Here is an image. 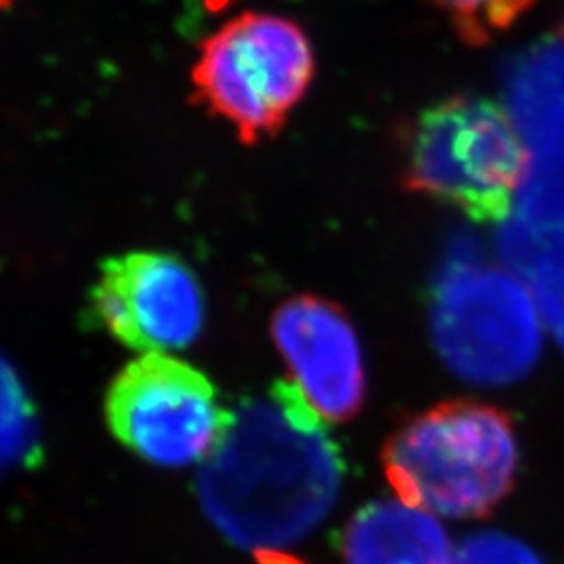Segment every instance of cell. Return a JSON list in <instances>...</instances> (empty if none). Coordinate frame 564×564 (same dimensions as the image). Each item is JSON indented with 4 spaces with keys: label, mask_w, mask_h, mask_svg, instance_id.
<instances>
[{
    "label": "cell",
    "mask_w": 564,
    "mask_h": 564,
    "mask_svg": "<svg viewBox=\"0 0 564 564\" xmlns=\"http://www.w3.org/2000/svg\"><path fill=\"white\" fill-rule=\"evenodd\" d=\"M337 444L302 398L279 383L268 400L232 414L203 470L209 519L235 544L258 554L300 544L337 505L343 487Z\"/></svg>",
    "instance_id": "1"
},
{
    "label": "cell",
    "mask_w": 564,
    "mask_h": 564,
    "mask_svg": "<svg viewBox=\"0 0 564 564\" xmlns=\"http://www.w3.org/2000/svg\"><path fill=\"white\" fill-rule=\"evenodd\" d=\"M383 470L405 505L449 519H481L505 502L517 481L514 423L489 403H440L389 437Z\"/></svg>",
    "instance_id": "2"
},
{
    "label": "cell",
    "mask_w": 564,
    "mask_h": 564,
    "mask_svg": "<svg viewBox=\"0 0 564 564\" xmlns=\"http://www.w3.org/2000/svg\"><path fill=\"white\" fill-rule=\"evenodd\" d=\"M527 167L517 126L500 105L479 97L424 109L403 137V186L477 223L506 220Z\"/></svg>",
    "instance_id": "3"
},
{
    "label": "cell",
    "mask_w": 564,
    "mask_h": 564,
    "mask_svg": "<svg viewBox=\"0 0 564 564\" xmlns=\"http://www.w3.org/2000/svg\"><path fill=\"white\" fill-rule=\"evenodd\" d=\"M429 326L440 358L468 383H514L542 354V321L523 282L481 260L470 242L454 245L440 265Z\"/></svg>",
    "instance_id": "4"
},
{
    "label": "cell",
    "mask_w": 564,
    "mask_h": 564,
    "mask_svg": "<svg viewBox=\"0 0 564 564\" xmlns=\"http://www.w3.org/2000/svg\"><path fill=\"white\" fill-rule=\"evenodd\" d=\"M314 78L302 28L268 13H242L202 42L193 84L205 107L245 142L272 137Z\"/></svg>",
    "instance_id": "5"
},
{
    "label": "cell",
    "mask_w": 564,
    "mask_h": 564,
    "mask_svg": "<svg viewBox=\"0 0 564 564\" xmlns=\"http://www.w3.org/2000/svg\"><path fill=\"white\" fill-rule=\"evenodd\" d=\"M105 419L128 452L162 468L207 463L232 423L202 370L163 354L121 368L105 395Z\"/></svg>",
    "instance_id": "6"
},
{
    "label": "cell",
    "mask_w": 564,
    "mask_h": 564,
    "mask_svg": "<svg viewBox=\"0 0 564 564\" xmlns=\"http://www.w3.org/2000/svg\"><path fill=\"white\" fill-rule=\"evenodd\" d=\"M90 307L107 335L141 356H174L199 339L205 300L195 272L162 251L102 263Z\"/></svg>",
    "instance_id": "7"
},
{
    "label": "cell",
    "mask_w": 564,
    "mask_h": 564,
    "mask_svg": "<svg viewBox=\"0 0 564 564\" xmlns=\"http://www.w3.org/2000/svg\"><path fill=\"white\" fill-rule=\"evenodd\" d=\"M272 337L289 370L284 383L318 419L343 423L362 410V345L341 307L314 295L293 297L274 312Z\"/></svg>",
    "instance_id": "8"
},
{
    "label": "cell",
    "mask_w": 564,
    "mask_h": 564,
    "mask_svg": "<svg viewBox=\"0 0 564 564\" xmlns=\"http://www.w3.org/2000/svg\"><path fill=\"white\" fill-rule=\"evenodd\" d=\"M339 552L343 564H452L442 523L402 500L360 508L343 529Z\"/></svg>",
    "instance_id": "9"
},
{
    "label": "cell",
    "mask_w": 564,
    "mask_h": 564,
    "mask_svg": "<svg viewBox=\"0 0 564 564\" xmlns=\"http://www.w3.org/2000/svg\"><path fill=\"white\" fill-rule=\"evenodd\" d=\"M449 13L463 39L470 44L489 41L517 20L533 0H435Z\"/></svg>",
    "instance_id": "10"
},
{
    "label": "cell",
    "mask_w": 564,
    "mask_h": 564,
    "mask_svg": "<svg viewBox=\"0 0 564 564\" xmlns=\"http://www.w3.org/2000/svg\"><path fill=\"white\" fill-rule=\"evenodd\" d=\"M452 564H544V561L517 538L484 531L468 535L458 545Z\"/></svg>",
    "instance_id": "11"
},
{
    "label": "cell",
    "mask_w": 564,
    "mask_h": 564,
    "mask_svg": "<svg viewBox=\"0 0 564 564\" xmlns=\"http://www.w3.org/2000/svg\"><path fill=\"white\" fill-rule=\"evenodd\" d=\"M258 558H260L262 564H303L300 561H295V558L284 556L282 552H265V554H258Z\"/></svg>",
    "instance_id": "12"
},
{
    "label": "cell",
    "mask_w": 564,
    "mask_h": 564,
    "mask_svg": "<svg viewBox=\"0 0 564 564\" xmlns=\"http://www.w3.org/2000/svg\"><path fill=\"white\" fill-rule=\"evenodd\" d=\"M11 4H13V0H0V9H7Z\"/></svg>",
    "instance_id": "13"
}]
</instances>
